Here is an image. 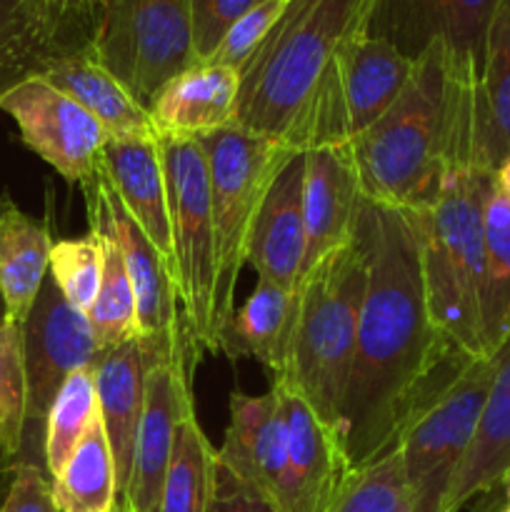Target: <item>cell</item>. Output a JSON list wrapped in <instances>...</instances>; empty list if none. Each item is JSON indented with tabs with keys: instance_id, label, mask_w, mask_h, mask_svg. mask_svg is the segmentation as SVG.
Returning a JSON list of instances; mask_svg holds the SVG:
<instances>
[{
	"instance_id": "44dd1931",
	"label": "cell",
	"mask_w": 510,
	"mask_h": 512,
	"mask_svg": "<svg viewBox=\"0 0 510 512\" xmlns=\"http://www.w3.org/2000/svg\"><path fill=\"white\" fill-rule=\"evenodd\" d=\"M490 385L473 443L450 485L443 512H460L510 475V333L490 355Z\"/></svg>"
},
{
	"instance_id": "f1b7e54d",
	"label": "cell",
	"mask_w": 510,
	"mask_h": 512,
	"mask_svg": "<svg viewBox=\"0 0 510 512\" xmlns=\"http://www.w3.org/2000/svg\"><path fill=\"white\" fill-rule=\"evenodd\" d=\"M50 485L55 512H120L113 455L100 413Z\"/></svg>"
},
{
	"instance_id": "30bf717a",
	"label": "cell",
	"mask_w": 510,
	"mask_h": 512,
	"mask_svg": "<svg viewBox=\"0 0 510 512\" xmlns=\"http://www.w3.org/2000/svg\"><path fill=\"white\" fill-rule=\"evenodd\" d=\"M490 358L470 360L400 430L410 512H443L450 485L473 443L490 385Z\"/></svg>"
},
{
	"instance_id": "ab89813d",
	"label": "cell",
	"mask_w": 510,
	"mask_h": 512,
	"mask_svg": "<svg viewBox=\"0 0 510 512\" xmlns=\"http://www.w3.org/2000/svg\"><path fill=\"white\" fill-rule=\"evenodd\" d=\"M0 512H55L48 470L38 463H15Z\"/></svg>"
},
{
	"instance_id": "52a82bcc",
	"label": "cell",
	"mask_w": 510,
	"mask_h": 512,
	"mask_svg": "<svg viewBox=\"0 0 510 512\" xmlns=\"http://www.w3.org/2000/svg\"><path fill=\"white\" fill-rule=\"evenodd\" d=\"M413 60L385 40L358 30L335 53L313 100L288 138L290 150L350 145L405 88Z\"/></svg>"
},
{
	"instance_id": "8fae6325",
	"label": "cell",
	"mask_w": 510,
	"mask_h": 512,
	"mask_svg": "<svg viewBox=\"0 0 510 512\" xmlns=\"http://www.w3.org/2000/svg\"><path fill=\"white\" fill-rule=\"evenodd\" d=\"M23 353L25 378H28V415H25L23 450L15 463H38L35 455L43 460L45 420L55 395L75 370L95 368L103 353L90 328L88 315L63 298L50 273L40 285L33 310L23 323Z\"/></svg>"
},
{
	"instance_id": "f35d334b",
	"label": "cell",
	"mask_w": 510,
	"mask_h": 512,
	"mask_svg": "<svg viewBox=\"0 0 510 512\" xmlns=\"http://www.w3.org/2000/svg\"><path fill=\"white\" fill-rule=\"evenodd\" d=\"M260 0H190L193 8V48L198 63L213 58L230 25Z\"/></svg>"
},
{
	"instance_id": "1f68e13d",
	"label": "cell",
	"mask_w": 510,
	"mask_h": 512,
	"mask_svg": "<svg viewBox=\"0 0 510 512\" xmlns=\"http://www.w3.org/2000/svg\"><path fill=\"white\" fill-rule=\"evenodd\" d=\"M215 448L190 408L175 430L173 455L165 473L160 512H208L215 488Z\"/></svg>"
},
{
	"instance_id": "ba28073f",
	"label": "cell",
	"mask_w": 510,
	"mask_h": 512,
	"mask_svg": "<svg viewBox=\"0 0 510 512\" xmlns=\"http://www.w3.org/2000/svg\"><path fill=\"white\" fill-rule=\"evenodd\" d=\"M160 160L168 190L170 240H173V285L188 340L210 350V313L215 293V235L210 208V180L205 153L188 135H160Z\"/></svg>"
},
{
	"instance_id": "e575fe53",
	"label": "cell",
	"mask_w": 510,
	"mask_h": 512,
	"mask_svg": "<svg viewBox=\"0 0 510 512\" xmlns=\"http://www.w3.org/2000/svg\"><path fill=\"white\" fill-rule=\"evenodd\" d=\"M28 415V378H25L23 325L5 320L0 325V453L18 460Z\"/></svg>"
},
{
	"instance_id": "3957f363",
	"label": "cell",
	"mask_w": 510,
	"mask_h": 512,
	"mask_svg": "<svg viewBox=\"0 0 510 512\" xmlns=\"http://www.w3.org/2000/svg\"><path fill=\"white\" fill-rule=\"evenodd\" d=\"M373 0H290L238 70V128L288 145L340 45L365 28Z\"/></svg>"
},
{
	"instance_id": "f546056e",
	"label": "cell",
	"mask_w": 510,
	"mask_h": 512,
	"mask_svg": "<svg viewBox=\"0 0 510 512\" xmlns=\"http://www.w3.org/2000/svg\"><path fill=\"white\" fill-rule=\"evenodd\" d=\"M485 285L483 333L488 355L510 333V198L490 178L483 203Z\"/></svg>"
},
{
	"instance_id": "ee69618b",
	"label": "cell",
	"mask_w": 510,
	"mask_h": 512,
	"mask_svg": "<svg viewBox=\"0 0 510 512\" xmlns=\"http://www.w3.org/2000/svg\"><path fill=\"white\" fill-rule=\"evenodd\" d=\"M5 320H8V308H5V298L3 293H0V325H3Z\"/></svg>"
},
{
	"instance_id": "484cf974",
	"label": "cell",
	"mask_w": 510,
	"mask_h": 512,
	"mask_svg": "<svg viewBox=\"0 0 510 512\" xmlns=\"http://www.w3.org/2000/svg\"><path fill=\"white\" fill-rule=\"evenodd\" d=\"M38 78L83 105L105 128L110 140L158 138L148 110L93 58L90 50L68 55L50 65Z\"/></svg>"
},
{
	"instance_id": "7bdbcfd3",
	"label": "cell",
	"mask_w": 510,
	"mask_h": 512,
	"mask_svg": "<svg viewBox=\"0 0 510 512\" xmlns=\"http://www.w3.org/2000/svg\"><path fill=\"white\" fill-rule=\"evenodd\" d=\"M498 512H510V485L503 483V505Z\"/></svg>"
},
{
	"instance_id": "836d02e7",
	"label": "cell",
	"mask_w": 510,
	"mask_h": 512,
	"mask_svg": "<svg viewBox=\"0 0 510 512\" xmlns=\"http://www.w3.org/2000/svg\"><path fill=\"white\" fill-rule=\"evenodd\" d=\"M328 512H410L403 455L398 445L350 470Z\"/></svg>"
},
{
	"instance_id": "60d3db41",
	"label": "cell",
	"mask_w": 510,
	"mask_h": 512,
	"mask_svg": "<svg viewBox=\"0 0 510 512\" xmlns=\"http://www.w3.org/2000/svg\"><path fill=\"white\" fill-rule=\"evenodd\" d=\"M218 460V458H215ZM208 512H280L273 503L240 485L233 475L215 463V488L210 495Z\"/></svg>"
},
{
	"instance_id": "9c48e42d",
	"label": "cell",
	"mask_w": 510,
	"mask_h": 512,
	"mask_svg": "<svg viewBox=\"0 0 510 512\" xmlns=\"http://www.w3.org/2000/svg\"><path fill=\"white\" fill-rule=\"evenodd\" d=\"M90 53L150 110L165 83L198 63L190 0H105Z\"/></svg>"
},
{
	"instance_id": "83f0119b",
	"label": "cell",
	"mask_w": 510,
	"mask_h": 512,
	"mask_svg": "<svg viewBox=\"0 0 510 512\" xmlns=\"http://www.w3.org/2000/svg\"><path fill=\"white\" fill-rule=\"evenodd\" d=\"M80 188H83L85 203H88L90 230H95L103 243V280H100L98 298L88 310V320L100 350H108L135 338V295L123 250L110 230L98 178L93 175Z\"/></svg>"
},
{
	"instance_id": "bcb514c9",
	"label": "cell",
	"mask_w": 510,
	"mask_h": 512,
	"mask_svg": "<svg viewBox=\"0 0 510 512\" xmlns=\"http://www.w3.org/2000/svg\"><path fill=\"white\" fill-rule=\"evenodd\" d=\"M0 455H3V453H0Z\"/></svg>"
},
{
	"instance_id": "4dcf8cb0",
	"label": "cell",
	"mask_w": 510,
	"mask_h": 512,
	"mask_svg": "<svg viewBox=\"0 0 510 512\" xmlns=\"http://www.w3.org/2000/svg\"><path fill=\"white\" fill-rule=\"evenodd\" d=\"M58 60L38 0H0V95Z\"/></svg>"
},
{
	"instance_id": "d6a6232c",
	"label": "cell",
	"mask_w": 510,
	"mask_h": 512,
	"mask_svg": "<svg viewBox=\"0 0 510 512\" xmlns=\"http://www.w3.org/2000/svg\"><path fill=\"white\" fill-rule=\"evenodd\" d=\"M98 388H95V368H80L63 383L55 395L45 420L43 460L48 475H58L75 445L88 433L90 423L98 418Z\"/></svg>"
},
{
	"instance_id": "ffe728a7",
	"label": "cell",
	"mask_w": 510,
	"mask_h": 512,
	"mask_svg": "<svg viewBox=\"0 0 510 512\" xmlns=\"http://www.w3.org/2000/svg\"><path fill=\"white\" fill-rule=\"evenodd\" d=\"M165 358H170V355H165ZM155 360L163 358L153 355L138 338H133L128 343L103 350L98 363H95L98 410L110 445V455H113L118 510L123 508L130 470H133L135 440H138L145 403V373Z\"/></svg>"
},
{
	"instance_id": "d590c367",
	"label": "cell",
	"mask_w": 510,
	"mask_h": 512,
	"mask_svg": "<svg viewBox=\"0 0 510 512\" xmlns=\"http://www.w3.org/2000/svg\"><path fill=\"white\" fill-rule=\"evenodd\" d=\"M50 278L73 308L88 315L103 280V243L95 230L85 238L58 240L50 248Z\"/></svg>"
},
{
	"instance_id": "ac0fdd59",
	"label": "cell",
	"mask_w": 510,
	"mask_h": 512,
	"mask_svg": "<svg viewBox=\"0 0 510 512\" xmlns=\"http://www.w3.org/2000/svg\"><path fill=\"white\" fill-rule=\"evenodd\" d=\"M360 205L363 193L348 145L305 150V258L300 278L308 275L325 255L353 240Z\"/></svg>"
},
{
	"instance_id": "4fadbf2b",
	"label": "cell",
	"mask_w": 510,
	"mask_h": 512,
	"mask_svg": "<svg viewBox=\"0 0 510 512\" xmlns=\"http://www.w3.org/2000/svg\"><path fill=\"white\" fill-rule=\"evenodd\" d=\"M0 110L18 123L23 143L68 183L93 178L110 138L83 105L35 75L5 90Z\"/></svg>"
},
{
	"instance_id": "74e56055",
	"label": "cell",
	"mask_w": 510,
	"mask_h": 512,
	"mask_svg": "<svg viewBox=\"0 0 510 512\" xmlns=\"http://www.w3.org/2000/svg\"><path fill=\"white\" fill-rule=\"evenodd\" d=\"M290 0H260L255 8H250L248 13L240 15L230 30L225 33V38L220 40L218 50L213 53L210 63L228 65V68L240 70L248 63L250 55L260 48L268 33L273 30V25L278 23V18L283 15V10L288 8Z\"/></svg>"
},
{
	"instance_id": "603a6c76",
	"label": "cell",
	"mask_w": 510,
	"mask_h": 512,
	"mask_svg": "<svg viewBox=\"0 0 510 512\" xmlns=\"http://www.w3.org/2000/svg\"><path fill=\"white\" fill-rule=\"evenodd\" d=\"M238 93V70L205 60L165 83L148 113L158 135L195 138L238 125Z\"/></svg>"
},
{
	"instance_id": "d6986e66",
	"label": "cell",
	"mask_w": 510,
	"mask_h": 512,
	"mask_svg": "<svg viewBox=\"0 0 510 512\" xmlns=\"http://www.w3.org/2000/svg\"><path fill=\"white\" fill-rule=\"evenodd\" d=\"M303 180L305 153L293 150L260 203L245 253V263L258 273V280L285 290L298 288L303 273Z\"/></svg>"
},
{
	"instance_id": "277c9868",
	"label": "cell",
	"mask_w": 510,
	"mask_h": 512,
	"mask_svg": "<svg viewBox=\"0 0 510 512\" xmlns=\"http://www.w3.org/2000/svg\"><path fill=\"white\" fill-rule=\"evenodd\" d=\"M490 178L473 163L453 165L435 203L405 213L418 240L430 320L468 358H490L483 333V203Z\"/></svg>"
},
{
	"instance_id": "5bb4252c",
	"label": "cell",
	"mask_w": 510,
	"mask_h": 512,
	"mask_svg": "<svg viewBox=\"0 0 510 512\" xmlns=\"http://www.w3.org/2000/svg\"><path fill=\"white\" fill-rule=\"evenodd\" d=\"M185 358L188 355L178 353L155 360L145 373L143 418L120 512H160V495L173 455L175 430L183 415L193 408Z\"/></svg>"
},
{
	"instance_id": "7a4b0ae2",
	"label": "cell",
	"mask_w": 510,
	"mask_h": 512,
	"mask_svg": "<svg viewBox=\"0 0 510 512\" xmlns=\"http://www.w3.org/2000/svg\"><path fill=\"white\" fill-rule=\"evenodd\" d=\"M473 88L443 43L413 60L395 103L348 145L365 200L413 213L435 203L453 165H475Z\"/></svg>"
},
{
	"instance_id": "7c38bea8",
	"label": "cell",
	"mask_w": 510,
	"mask_h": 512,
	"mask_svg": "<svg viewBox=\"0 0 510 512\" xmlns=\"http://www.w3.org/2000/svg\"><path fill=\"white\" fill-rule=\"evenodd\" d=\"M503 0H373L365 33L408 60L443 43L460 73L478 80L490 23Z\"/></svg>"
},
{
	"instance_id": "2e32d148",
	"label": "cell",
	"mask_w": 510,
	"mask_h": 512,
	"mask_svg": "<svg viewBox=\"0 0 510 512\" xmlns=\"http://www.w3.org/2000/svg\"><path fill=\"white\" fill-rule=\"evenodd\" d=\"M95 178H98L100 195H103L110 230H113L115 240L123 250L125 265H128L135 295V338L160 358L185 353L178 320L180 303L168 265L160 258L155 245L145 238L133 215L123 208L100 170H95Z\"/></svg>"
},
{
	"instance_id": "d4e9b609",
	"label": "cell",
	"mask_w": 510,
	"mask_h": 512,
	"mask_svg": "<svg viewBox=\"0 0 510 512\" xmlns=\"http://www.w3.org/2000/svg\"><path fill=\"white\" fill-rule=\"evenodd\" d=\"M473 155L475 168L490 175L510 158V0L490 23L473 88Z\"/></svg>"
},
{
	"instance_id": "8992f818",
	"label": "cell",
	"mask_w": 510,
	"mask_h": 512,
	"mask_svg": "<svg viewBox=\"0 0 510 512\" xmlns=\"http://www.w3.org/2000/svg\"><path fill=\"white\" fill-rule=\"evenodd\" d=\"M195 140L208 163L213 208L215 293L210 313V353H215L220 328L235 310V288L245 265L255 215L270 183L293 150L278 140L248 133L238 125L195 135Z\"/></svg>"
},
{
	"instance_id": "e0dca14e",
	"label": "cell",
	"mask_w": 510,
	"mask_h": 512,
	"mask_svg": "<svg viewBox=\"0 0 510 512\" xmlns=\"http://www.w3.org/2000/svg\"><path fill=\"white\" fill-rule=\"evenodd\" d=\"M215 458L240 485L283 510L288 485V430L273 390L258 398L233 393L230 425Z\"/></svg>"
},
{
	"instance_id": "8d00e7d4",
	"label": "cell",
	"mask_w": 510,
	"mask_h": 512,
	"mask_svg": "<svg viewBox=\"0 0 510 512\" xmlns=\"http://www.w3.org/2000/svg\"><path fill=\"white\" fill-rule=\"evenodd\" d=\"M103 3L105 0H38L60 58L90 50Z\"/></svg>"
},
{
	"instance_id": "4316f807",
	"label": "cell",
	"mask_w": 510,
	"mask_h": 512,
	"mask_svg": "<svg viewBox=\"0 0 510 512\" xmlns=\"http://www.w3.org/2000/svg\"><path fill=\"white\" fill-rule=\"evenodd\" d=\"M48 223L30 218L8 195H0V293L8 318L23 325L50 268Z\"/></svg>"
},
{
	"instance_id": "9a60e30c",
	"label": "cell",
	"mask_w": 510,
	"mask_h": 512,
	"mask_svg": "<svg viewBox=\"0 0 510 512\" xmlns=\"http://www.w3.org/2000/svg\"><path fill=\"white\" fill-rule=\"evenodd\" d=\"M270 390L288 430V485L280 512H328L353 470L343 435L323 423L288 380L275 378Z\"/></svg>"
},
{
	"instance_id": "6da1fadb",
	"label": "cell",
	"mask_w": 510,
	"mask_h": 512,
	"mask_svg": "<svg viewBox=\"0 0 510 512\" xmlns=\"http://www.w3.org/2000/svg\"><path fill=\"white\" fill-rule=\"evenodd\" d=\"M358 225L368 245V285L340 418L353 468L398 445L405 423L478 360L455 350L430 320L408 215L363 198Z\"/></svg>"
},
{
	"instance_id": "cb8c5ba5",
	"label": "cell",
	"mask_w": 510,
	"mask_h": 512,
	"mask_svg": "<svg viewBox=\"0 0 510 512\" xmlns=\"http://www.w3.org/2000/svg\"><path fill=\"white\" fill-rule=\"evenodd\" d=\"M300 293L258 280L250 298L230 313L218 333L215 353L230 360L253 358L270 373L285 378L293 350L295 320H298Z\"/></svg>"
},
{
	"instance_id": "f6af8a7d",
	"label": "cell",
	"mask_w": 510,
	"mask_h": 512,
	"mask_svg": "<svg viewBox=\"0 0 510 512\" xmlns=\"http://www.w3.org/2000/svg\"><path fill=\"white\" fill-rule=\"evenodd\" d=\"M505 483H508V485H510V475H508V480H505Z\"/></svg>"
},
{
	"instance_id": "7402d4cb",
	"label": "cell",
	"mask_w": 510,
	"mask_h": 512,
	"mask_svg": "<svg viewBox=\"0 0 510 512\" xmlns=\"http://www.w3.org/2000/svg\"><path fill=\"white\" fill-rule=\"evenodd\" d=\"M160 138V135H158ZM158 138L108 140L98 170L123 208L133 215L145 238L155 245L173 278V240H170L168 190L160 160Z\"/></svg>"
},
{
	"instance_id": "b9f144b4",
	"label": "cell",
	"mask_w": 510,
	"mask_h": 512,
	"mask_svg": "<svg viewBox=\"0 0 510 512\" xmlns=\"http://www.w3.org/2000/svg\"><path fill=\"white\" fill-rule=\"evenodd\" d=\"M493 180H495V185H498L500 193L508 195V198H510V158L505 160V163L500 165L498 170H495Z\"/></svg>"
},
{
	"instance_id": "5b68a950",
	"label": "cell",
	"mask_w": 510,
	"mask_h": 512,
	"mask_svg": "<svg viewBox=\"0 0 510 512\" xmlns=\"http://www.w3.org/2000/svg\"><path fill=\"white\" fill-rule=\"evenodd\" d=\"M365 285L368 245L360 225H355V235L348 245L325 255L300 278L293 350L288 375L280 378L288 380L308 400L318 418L338 433Z\"/></svg>"
}]
</instances>
